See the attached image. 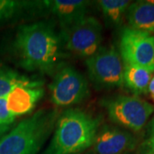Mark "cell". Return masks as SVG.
Returning a JSON list of instances; mask_svg holds the SVG:
<instances>
[{
	"instance_id": "obj_19",
	"label": "cell",
	"mask_w": 154,
	"mask_h": 154,
	"mask_svg": "<svg viewBox=\"0 0 154 154\" xmlns=\"http://www.w3.org/2000/svg\"><path fill=\"white\" fill-rule=\"evenodd\" d=\"M148 92L150 95H151V97H152V99H153L154 101V76L152 78L150 84H149Z\"/></svg>"
},
{
	"instance_id": "obj_6",
	"label": "cell",
	"mask_w": 154,
	"mask_h": 154,
	"mask_svg": "<svg viewBox=\"0 0 154 154\" xmlns=\"http://www.w3.org/2000/svg\"><path fill=\"white\" fill-rule=\"evenodd\" d=\"M103 105L111 121L134 132L143 128L154 111L150 103L136 96L119 95L105 99Z\"/></svg>"
},
{
	"instance_id": "obj_11",
	"label": "cell",
	"mask_w": 154,
	"mask_h": 154,
	"mask_svg": "<svg viewBox=\"0 0 154 154\" xmlns=\"http://www.w3.org/2000/svg\"><path fill=\"white\" fill-rule=\"evenodd\" d=\"M88 1L84 0H51L43 4L59 21L60 28H65L87 17Z\"/></svg>"
},
{
	"instance_id": "obj_3",
	"label": "cell",
	"mask_w": 154,
	"mask_h": 154,
	"mask_svg": "<svg viewBox=\"0 0 154 154\" xmlns=\"http://www.w3.org/2000/svg\"><path fill=\"white\" fill-rule=\"evenodd\" d=\"M59 112L40 109L0 138V154H38L53 133Z\"/></svg>"
},
{
	"instance_id": "obj_1",
	"label": "cell",
	"mask_w": 154,
	"mask_h": 154,
	"mask_svg": "<svg viewBox=\"0 0 154 154\" xmlns=\"http://www.w3.org/2000/svg\"><path fill=\"white\" fill-rule=\"evenodd\" d=\"M63 50L60 32L49 21L22 25L12 42V51L22 69L48 75H54L61 65Z\"/></svg>"
},
{
	"instance_id": "obj_14",
	"label": "cell",
	"mask_w": 154,
	"mask_h": 154,
	"mask_svg": "<svg viewBox=\"0 0 154 154\" xmlns=\"http://www.w3.org/2000/svg\"><path fill=\"white\" fill-rule=\"evenodd\" d=\"M40 82H41L39 81L32 80L12 69L0 64V98L7 95L16 87L33 85Z\"/></svg>"
},
{
	"instance_id": "obj_9",
	"label": "cell",
	"mask_w": 154,
	"mask_h": 154,
	"mask_svg": "<svg viewBox=\"0 0 154 154\" xmlns=\"http://www.w3.org/2000/svg\"><path fill=\"white\" fill-rule=\"evenodd\" d=\"M136 140L131 134L105 125L99 129L94 146L97 154H121L134 148Z\"/></svg>"
},
{
	"instance_id": "obj_2",
	"label": "cell",
	"mask_w": 154,
	"mask_h": 154,
	"mask_svg": "<svg viewBox=\"0 0 154 154\" xmlns=\"http://www.w3.org/2000/svg\"><path fill=\"white\" fill-rule=\"evenodd\" d=\"M103 121L80 109L59 114L48 146L42 154H80L94 146Z\"/></svg>"
},
{
	"instance_id": "obj_15",
	"label": "cell",
	"mask_w": 154,
	"mask_h": 154,
	"mask_svg": "<svg viewBox=\"0 0 154 154\" xmlns=\"http://www.w3.org/2000/svg\"><path fill=\"white\" fill-rule=\"evenodd\" d=\"M97 3L105 21L113 26H119L131 2L128 0H100Z\"/></svg>"
},
{
	"instance_id": "obj_22",
	"label": "cell",
	"mask_w": 154,
	"mask_h": 154,
	"mask_svg": "<svg viewBox=\"0 0 154 154\" xmlns=\"http://www.w3.org/2000/svg\"><path fill=\"white\" fill-rule=\"evenodd\" d=\"M153 37H154V36H153Z\"/></svg>"
},
{
	"instance_id": "obj_21",
	"label": "cell",
	"mask_w": 154,
	"mask_h": 154,
	"mask_svg": "<svg viewBox=\"0 0 154 154\" xmlns=\"http://www.w3.org/2000/svg\"><path fill=\"white\" fill-rule=\"evenodd\" d=\"M86 154H95V153H94V152H93L92 151H90V152H87Z\"/></svg>"
},
{
	"instance_id": "obj_4",
	"label": "cell",
	"mask_w": 154,
	"mask_h": 154,
	"mask_svg": "<svg viewBox=\"0 0 154 154\" xmlns=\"http://www.w3.org/2000/svg\"><path fill=\"white\" fill-rule=\"evenodd\" d=\"M64 49L88 58L101 47L103 27L97 18L85 17L71 25L61 28Z\"/></svg>"
},
{
	"instance_id": "obj_16",
	"label": "cell",
	"mask_w": 154,
	"mask_h": 154,
	"mask_svg": "<svg viewBox=\"0 0 154 154\" xmlns=\"http://www.w3.org/2000/svg\"><path fill=\"white\" fill-rule=\"evenodd\" d=\"M24 5H26V2L0 0V23L11 20L22 10Z\"/></svg>"
},
{
	"instance_id": "obj_8",
	"label": "cell",
	"mask_w": 154,
	"mask_h": 154,
	"mask_svg": "<svg viewBox=\"0 0 154 154\" xmlns=\"http://www.w3.org/2000/svg\"><path fill=\"white\" fill-rule=\"evenodd\" d=\"M120 55L124 63L154 71V37L127 27L120 37Z\"/></svg>"
},
{
	"instance_id": "obj_13",
	"label": "cell",
	"mask_w": 154,
	"mask_h": 154,
	"mask_svg": "<svg viewBox=\"0 0 154 154\" xmlns=\"http://www.w3.org/2000/svg\"><path fill=\"white\" fill-rule=\"evenodd\" d=\"M152 73L143 68L124 63L123 84L136 95L146 94L148 92Z\"/></svg>"
},
{
	"instance_id": "obj_17",
	"label": "cell",
	"mask_w": 154,
	"mask_h": 154,
	"mask_svg": "<svg viewBox=\"0 0 154 154\" xmlns=\"http://www.w3.org/2000/svg\"><path fill=\"white\" fill-rule=\"evenodd\" d=\"M15 121V117L8 110L6 95L0 98V126H10Z\"/></svg>"
},
{
	"instance_id": "obj_5",
	"label": "cell",
	"mask_w": 154,
	"mask_h": 154,
	"mask_svg": "<svg viewBox=\"0 0 154 154\" xmlns=\"http://www.w3.org/2000/svg\"><path fill=\"white\" fill-rule=\"evenodd\" d=\"M51 100L58 107L78 105L90 95L88 80L69 65H60L49 86Z\"/></svg>"
},
{
	"instance_id": "obj_12",
	"label": "cell",
	"mask_w": 154,
	"mask_h": 154,
	"mask_svg": "<svg viewBox=\"0 0 154 154\" xmlns=\"http://www.w3.org/2000/svg\"><path fill=\"white\" fill-rule=\"evenodd\" d=\"M127 18L131 28L149 33L154 32V1L140 0L130 4Z\"/></svg>"
},
{
	"instance_id": "obj_20",
	"label": "cell",
	"mask_w": 154,
	"mask_h": 154,
	"mask_svg": "<svg viewBox=\"0 0 154 154\" xmlns=\"http://www.w3.org/2000/svg\"><path fill=\"white\" fill-rule=\"evenodd\" d=\"M10 128V126H0V138L4 135V134H5Z\"/></svg>"
},
{
	"instance_id": "obj_7",
	"label": "cell",
	"mask_w": 154,
	"mask_h": 154,
	"mask_svg": "<svg viewBox=\"0 0 154 154\" xmlns=\"http://www.w3.org/2000/svg\"><path fill=\"white\" fill-rule=\"evenodd\" d=\"M88 76L99 88L111 89L123 85V65L115 46H101L86 58Z\"/></svg>"
},
{
	"instance_id": "obj_18",
	"label": "cell",
	"mask_w": 154,
	"mask_h": 154,
	"mask_svg": "<svg viewBox=\"0 0 154 154\" xmlns=\"http://www.w3.org/2000/svg\"><path fill=\"white\" fill-rule=\"evenodd\" d=\"M150 136L146 141V149L148 154H154V118L152 122Z\"/></svg>"
},
{
	"instance_id": "obj_10",
	"label": "cell",
	"mask_w": 154,
	"mask_h": 154,
	"mask_svg": "<svg viewBox=\"0 0 154 154\" xmlns=\"http://www.w3.org/2000/svg\"><path fill=\"white\" fill-rule=\"evenodd\" d=\"M43 83L18 86L6 95L8 110L15 118L30 113L43 97Z\"/></svg>"
}]
</instances>
